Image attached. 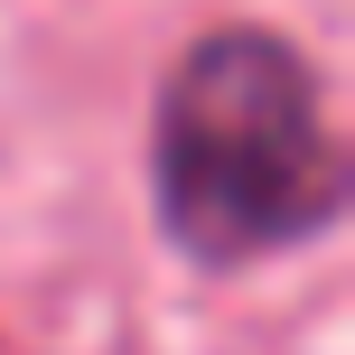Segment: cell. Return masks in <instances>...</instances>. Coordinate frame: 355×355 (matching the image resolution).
Instances as JSON below:
<instances>
[{"label":"cell","mask_w":355,"mask_h":355,"mask_svg":"<svg viewBox=\"0 0 355 355\" xmlns=\"http://www.w3.org/2000/svg\"><path fill=\"white\" fill-rule=\"evenodd\" d=\"M150 187L168 243L206 271L318 243L346 215V150L318 66L271 28L196 37L159 85Z\"/></svg>","instance_id":"6da1fadb"}]
</instances>
